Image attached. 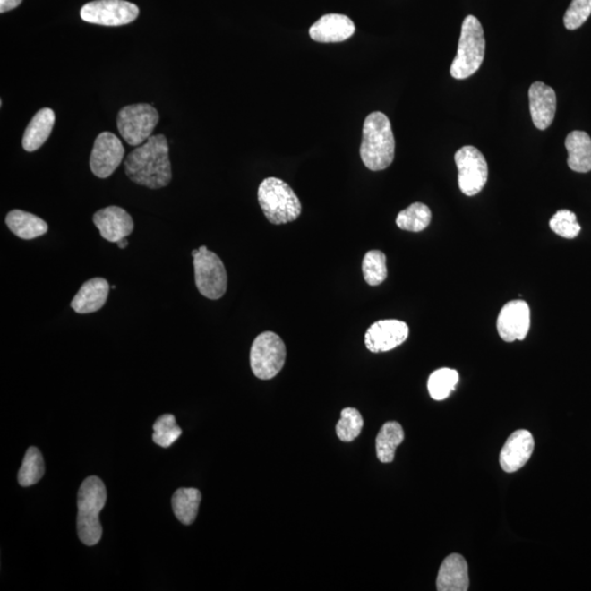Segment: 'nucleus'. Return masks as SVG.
<instances>
[{"label": "nucleus", "instance_id": "nucleus-2", "mask_svg": "<svg viewBox=\"0 0 591 591\" xmlns=\"http://www.w3.org/2000/svg\"><path fill=\"white\" fill-rule=\"evenodd\" d=\"M396 141L391 123L382 112H373L364 120L361 158L364 165L372 171L387 169L394 159Z\"/></svg>", "mask_w": 591, "mask_h": 591}, {"label": "nucleus", "instance_id": "nucleus-26", "mask_svg": "<svg viewBox=\"0 0 591 591\" xmlns=\"http://www.w3.org/2000/svg\"><path fill=\"white\" fill-rule=\"evenodd\" d=\"M458 381H459V373L455 369H438L428 378V392H430L433 400H446L451 392L455 390Z\"/></svg>", "mask_w": 591, "mask_h": 591}, {"label": "nucleus", "instance_id": "nucleus-34", "mask_svg": "<svg viewBox=\"0 0 591 591\" xmlns=\"http://www.w3.org/2000/svg\"><path fill=\"white\" fill-rule=\"evenodd\" d=\"M118 248L120 249H125L128 246V241L126 238H123L120 241H117L116 243Z\"/></svg>", "mask_w": 591, "mask_h": 591}, {"label": "nucleus", "instance_id": "nucleus-28", "mask_svg": "<svg viewBox=\"0 0 591 591\" xmlns=\"http://www.w3.org/2000/svg\"><path fill=\"white\" fill-rule=\"evenodd\" d=\"M363 274L371 286L381 285L388 276L386 254L379 250H372L364 256Z\"/></svg>", "mask_w": 591, "mask_h": 591}, {"label": "nucleus", "instance_id": "nucleus-14", "mask_svg": "<svg viewBox=\"0 0 591 591\" xmlns=\"http://www.w3.org/2000/svg\"><path fill=\"white\" fill-rule=\"evenodd\" d=\"M534 450L535 440L530 432L519 430L512 433L501 451V469L507 473L520 470L530 460Z\"/></svg>", "mask_w": 591, "mask_h": 591}, {"label": "nucleus", "instance_id": "nucleus-7", "mask_svg": "<svg viewBox=\"0 0 591 591\" xmlns=\"http://www.w3.org/2000/svg\"><path fill=\"white\" fill-rule=\"evenodd\" d=\"M158 122L156 108L147 103L124 107L117 116L118 132L128 145L136 147L150 140Z\"/></svg>", "mask_w": 591, "mask_h": 591}, {"label": "nucleus", "instance_id": "nucleus-23", "mask_svg": "<svg viewBox=\"0 0 591 591\" xmlns=\"http://www.w3.org/2000/svg\"><path fill=\"white\" fill-rule=\"evenodd\" d=\"M404 441V432L400 424L388 422L381 427L376 440V450L379 461L390 463L398 446Z\"/></svg>", "mask_w": 591, "mask_h": 591}, {"label": "nucleus", "instance_id": "nucleus-18", "mask_svg": "<svg viewBox=\"0 0 591 591\" xmlns=\"http://www.w3.org/2000/svg\"><path fill=\"white\" fill-rule=\"evenodd\" d=\"M440 591H467L469 589L467 564L460 554H451L443 560L436 581Z\"/></svg>", "mask_w": 591, "mask_h": 591}, {"label": "nucleus", "instance_id": "nucleus-27", "mask_svg": "<svg viewBox=\"0 0 591 591\" xmlns=\"http://www.w3.org/2000/svg\"><path fill=\"white\" fill-rule=\"evenodd\" d=\"M44 472H46V466H44L42 453L38 448L30 447L19 470V484L23 487L37 484L42 479Z\"/></svg>", "mask_w": 591, "mask_h": 591}, {"label": "nucleus", "instance_id": "nucleus-13", "mask_svg": "<svg viewBox=\"0 0 591 591\" xmlns=\"http://www.w3.org/2000/svg\"><path fill=\"white\" fill-rule=\"evenodd\" d=\"M530 329V308L522 300H512L501 308L497 318V331L505 342L522 341Z\"/></svg>", "mask_w": 591, "mask_h": 591}, {"label": "nucleus", "instance_id": "nucleus-8", "mask_svg": "<svg viewBox=\"0 0 591 591\" xmlns=\"http://www.w3.org/2000/svg\"><path fill=\"white\" fill-rule=\"evenodd\" d=\"M195 284L204 297L217 300L227 292V272L219 256L207 249L206 245L199 248L194 256Z\"/></svg>", "mask_w": 591, "mask_h": 591}, {"label": "nucleus", "instance_id": "nucleus-21", "mask_svg": "<svg viewBox=\"0 0 591 591\" xmlns=\"http://www.w3.org/2000/svg\"><path fill=\"white\" fill-rule=\"evenodd\" d=\"M565 147L569 152L568 165L579 174L591 171V138L587 133L574 131L566 137Z\"/></svg>", "mask_w": 591, "mask_h": 591}, {"label": "nucleus", "instance_id": "nucleus-19", "mask_svg": "<svg viewBox=\"0 0 591 591\" xmlns=\"http://www.w3.org/2000/svg\"><path fill=\"white\" fill-rule=\"evenodd\" d=\"M108 293L110 285L107 280L100 278L89 279L72 300V308L81 314L96 313L106 304Z\"/></svg>", "mask_w": 591, "mask_h": 591}, {"label": "nucleus", "instance_id": "nucleus-4", "mask_svg": "<svg viewBox=\"0 0 591 591\" xmlns=\"http://www.w3.org/2000/svg\"><path fill=\"white\" fill-rule=\"evenodd\" d=\"M258 199L270 224L292 223L302 214L303 207L298 196L292 187L278 177H268L260 184Z\"/></svg>", "mask_w": 591, "mask_h": 591}, {"label": "nucleus", "instance_id": "nucleus-6", "mask_svg": "<svg viewBox=\"0 0 591 591\" xmlns=\"http://www.w3.org/2000/svg\"><path fill=\"white\" fill-rule=\"evenodd\" d=\"M286 347L279 335L266 331L256 337L250 352L251 369L261 381L278 376L286 362Z\"/></svg>", "mask_w": 591, "mask_h": 591}, {"label": "nucleus", "instance_id": "nucleus-24", "mask_svg": "<svg viewBox=\"0 0 591 591\" xmlns=\"http://www.w3.org/2000/svg\"><path fill=\"white\" fill-rule=\"evenodd\" d=\"M201 494L196 489H179L172 496V509L176 519L189 526L196 519L201 504Z\"/></svg>", "mask_w": 591, "mask_h": 591}, {"label": "nucleus", "instance_id": "nucleus-11", "mask_svg": "<svg viewBox=\"0 0 591 591\" xmlns=\"http://www.w3.org/2000/svg\"><path fill=\"white\" fill-rule=\"evenodd\" d=\"M124 154V146L117 136L110 132L101 133L97 137L90 156L92 174L101 179H107L121 165Z\"/></svg>", "mask_w": 591, "mask_h": 591}, {"label": "nucleus", "instance_id": "nucleus-12", "mask_svg": "<svg viewBox=\"0 0 591 591\" xmlns=\"http://www.w3.org/2000/svg\"><path fill=\"white\" fill-rule=\"evenodd\" d=\"M408 333V325L400 320H381L367 330L364 344L372 353L389 352L406 342Z\"/></svg>", "mask_w": 591, "mask_h": 591}, {"label": "nucleus", "instance_id": "nucleus-1", "mask_svg": "<svg viewBox=\"0 0 591 591\" xmlns=\"http://www.w3.org/2000/svg\"><path fill=\"white\" fill-rule=\"evenodd\" d=\"M128 177L148 189H161L172 179L169 144L166 136H151L144 144L136 147L124 162Z\"/></svg>", "mask_w": 591, "mask_h": 591}, {"label": "nucleus", "instance_id": "nucleus-20", "mask_svg": "<svg viewBox=\"0 0 591 591\" xmlns=\"http://www.w3.org/2000/svg\"><path fill=\"white\" fill-rule=\"evenodd\" d=\"M54 123H56V113L52 108L46 107L39 110L24 132L22 140L24 150L32 152L41 148L51 135Z\"/></svg>", "mask_w": 591, "mask_h": 591}, {"label": "nucleus", "instance_id": "nucleus-31", "mask_svg": "<svg viewBox=\"0 0 591 591\" xmlns=\"http://www.w3.org/2000/svg\"><path fill=\"white\" fill-rule=\"evenodd\" d=\"M551 229L566 239H574L580 233V226L573 211L561 210L550 220Z\"/></svg>", "mask_w": 591, "mask_h": 591}, {"label": "nucleus", "instance_id": "nucleus-10", "mask_svg": "<svg viewBox=\"0 0 591 591\" xmlns=\"http://www.w3.org/2000/svg\"><path fill=\"white\" fill-rule=\"evenodd\" d=\"M140 14L136 4L125 0H96L81 8V17L88 23L120 27L135 21Z\"/></svg>", "mask_w": 591, "mask_h": 591}, {"label": "nucleus", "instance_id": "nucleus-22", "mask_svg": "<svg viewBox=\"0 0 591 591\" xmlns=\"http://www.w3.org/2000/svg\"><path fill=\"white\" fill-rule=\"evenodd\" d=\"M6 224L13 235L24 240L36 239L48 230L47 224L39 217L19 210L10 211Z\"/></svg>", "mask_w": 591, "mask_h": 591}, {"label": "nucleus", "instance_id": "nucleus-25", "mask_svg": "<svg viewBox=\"0 0 591 591\" xmlns=\"http://www.w3.org/2000/svg\"><path fill=\"white\" fill-rule=\"evenodd\" d=\"M431 220L432 211L428 206L423 203H414L398 213L396 223L402 230L420 233L430 226Z\"/></svg>", "mask_w": 591, "mask_h": 591}, {"label": "nucleus", "instance_id": "nucleus-33", "mask_svg": "<svg viewBox=\"0 0 591 591\" xmlns=\"http://www.w3.org/2000/svg\"><path fill=\"white\" fill-rule=\"evenodd\" d=\"M21 3L22 0H0V13L10 12V10L17 8Z\"/></svg>", "mask_w": 591, "mask_h": 591}, {"label": "nucleus", "instance_id": "nucleus-15", "mask_svg": "<svg viewBox=\"0 0 591 591\" xmlns=\"http://www.w3.org/2000/svg\"><path fill=\"white\" fill-rule=\"evenodd\" d=\"M95 223L103 239L110 243H117L132 234L134 229V221L125 210L118 206H108L98 210L93 215Z\"/></svg>", "mask_w": 591, "mask_h": 591}, {"label": "nucleus", "instance_id": "nucleus-30", "mask_svg": "<svg viewBox=\"0 0 591 591\" xmlns=\"http://www.w3.org/2000/svg\"><path fill=\"white\" fill-rule=\"evenodd\" d=\"M181 433L182 430L177 426L176 417L172 414H165V415L158 418L154 424L152 441L158 446L167 448L171 447L172 443L177 441Z\"/></svg>", "mask_w": 591, "mask_h": 591}, {"label": "nucleus", "instance_id": "nucleus-17", "mask_svg": "<svg viewBox=\"0 0 591 591\" xmlns=\"http://www.w3.org/2000/svg\"><path fill=\"white\" fill-rule=\"evenodd\" d=\"M356 31L351 19L344 14L330 13L320 18L309 30L315 42L338 43L347 41Z\"/></svg>", "mask_w": 591, "mask_h": 591}, {"label": "nucleus", "instance_id": "nucleus-16", "mask_svg": "<svg viewBox=\"0 0 591 591\" xmlns=\"http://www.w3.org/2000/svg\"><path fill=\"white\" fill-rule=\"evenodd\" d=\"M529 106L532 121L538 130L544 131L554 121L556 93L553 88L536 81L529 89Z\"/></svg>", "mask_w": 591, "mask_h": 591}, {"label": "nucleus", "instance_id": "nucleus-29", "mask_svg": "<svg viewBox=\"0 0 591 591\" xmlns=\"http://www.w3.org/2000/svg\"><path fill=\"white\" fill-rule=\"evenodd\" d=\"M363 426L362 414L356 408H344L337 425V435L342 441L351 442L361 435Z\"/></svg>", "mask_w": 591, "mask_h": 591}, {"label": "nucleus", "instance_id": "nucleus-32", "mask_svg": "<svg viewBox=\"0 0 591 591\" xmlns=\"http://www.w3.org/2000/svg\"><path fill=\"white\" fill-rule=\"evenodd\" d=\"M591 14V0H573L566 10L564 26L568 30H576L587 21Z\"/></svg>", "mask_w": 591, "mask_h": 591}, {"label": "nucleus", "instance_id": "nucleus-5", "mask_svg": "<svg viewBox=\"0 0 591 591\" xmlns=\"http://www.w3.org/2000/svg\"><path fill=\"white\" fill-rule=\"evenodd\" d=\"M485 56V38L482 24L475 16H467L462 22L459 46L450 67L455 79H467L475 75Z\"/></svg>", "mask_w": 591, "mask_h": 591}, {"label": "nucleus", "instance_id": "nucleus-9", "mask_svg": "<svg viewBox=\"0 0 591 591\" xmlns=\"http://www.w3.org/2000/svg\"><path fill=\"white\" fill-rule=\"evenodd\" d=\"M458 184L463 194L475 196L485 186L489 177V167L485 157L477 148L465 146L456 152Z\"/></svg>", "mask_w": 591, "mask_h": 591}, {"label": "nucleus", "instance_id": "nucleus-3", "mask_svg": "<svg viewBox=\"0 0 591 591\" xmlns=\"http://www.w3.org/2000/svg\"><path fill=\"white\" fill-rule=\"evenodd\" d=\"M107 502V489L98 476H89L78 492L77 531L79 539L88 546L96 545L102 538L98 515Z\"/></svg>", "mask_w": 591, "mask_h": 591}]
</instances>
